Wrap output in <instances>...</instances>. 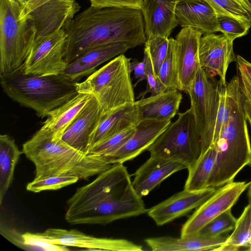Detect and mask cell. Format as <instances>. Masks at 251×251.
<instances>
[{
	"instance_id": "obj_1",
	"label": "cell",
	"mask_w": 251,
	"mask_h": 251,
	"mask_svg": "<svg viewBox=\"0 0 251 251\" xmlns=\"http://www.w3.org/2000/svg\"><path fill=\"white\" fill-rule=\"evenodd\" d=\"M65 30L67 64L101 45L122 42L133 48L147 40L141 10L129 7L91 5L75 16Z\"/></svg>"
},
{
	"instance_id": "obj_2",
	"label": "cell",
	"mask_w": 251,
	"mask_h": 251,
	"mask_svg": "<svg viewBox=\"0 0 251 251\" xmlns=\"http://www.w3.org/2000/svg\"><path fill=\"white\" fill-rule=\"evenodd\" d=\"M22 151L34 164L36 178L70 176L87 179L114 165L101 155L85 154L74 149L42 126L23 144Z\"/></svg>"
},
{
	"instance_id": "obj_3",
	"label": "cell",
	"mask_w": 251,
	"mask_h": 251,
	"mask_svg": "<svg viewBox=\"0 0 251 251\" xmlns=\"http://www.w3.org/2000/svg\"><path fill=\"white\" fill-rule=\"evenodd\" d=\"M0 76L2 89L10 99L42 118L78 94L77 82L62 75L26 74L24 64Z\"/></svg>"
},
{
	"instance_id": "obj_4",
	"label": "cell",
	"mask_w": 251,
	"mask_h": 251,
	"mask_svg": "<svg viewBox=\"0 0 251 251\" xmlns=\"http://www.w3.org/2000/svg\"><path fill=\"white\" fill-rule=\"evenodd\" d=\"M244 100L240 89L225 128L212 145L216 156L207 188L217 189L233 181L241 170L250 164L251 146Z\"/></svg>"
},
{
	"instance_id": "obj_5",
	"label": "cell",
	"mask_w": 251,
	"mask_h": 251,
	"mask_svg": "<svg viewBox=\"0 0 251 251\" xmlns=\"http://www.w3.org/2000/svg\"><path fill=\"white\" fill-rule=\"evenodd\" d=\"M36 33L32 19L16 0H0V75L24 63Z\"/></svg>"
},
{
	"instance_id": "obj_6",
	"label": "cell",
	"mask_w": 251,
	"mask_h": 251,
	"mask_svg": "<svg viewBox=\"0 0 251 251\" xmlns=\"http://www.w3.org/2000/svg\"><path fill=\"white\" fill-rule=\"evenodd\" d=\"M130 60L124 54L119 55L76 83L78 93L95 97L103 116L135 101Z\"/></svg>"
},
{
	"instance_id": "obj_7",
	"label": "cell",
	"mask_w": 251,
	"mask_h": 251,
	"mask_svg": "<svg viewBox=\"0 0 251 251\" xmlns=\"http://www.w3.org/2000/svg\"><path fill=\"white\" fill-rule=\"evenodd\" d=\"M148 150L150 156L182 163L187 169L193 165L201 154V142L191 108L178 113Z\"/></svg>"
},
{
	"instance_id": "obj_8",
	"label": "cell",
	"mask_w": 251,
	"mask_h": 251,
	"mask_svg": "<svg viewBox=\"0 0 251 251\" xmlns=\"http://www.w3.org/2000/svg\"><path fill=\"white\" fill-rule=\"evenodd\" d=\"M224 84L201 67L187 92L190 98V108L201 138V154L212 144L221 91Z\"/></svg>"
},
{
	"instance_id": "obj_9",
	"label": "cell",
	"mask_w": 251,
	"mask_h": 251,
	"mask_svg": "<svg viewBox=\"0 0 251 251\" xmlns=\"http://www.w3.org/2000/svg\"><path fill=\"white\" fill-rule=\"evenodd\" d=\"M130 183V175L123 163L114 164L99 174L91 183L76 189L67 201L66 220L68 222L92 209L102 201L122 194Z\"/></svg>"
},
{
	"instance_id": "obj_10",
	"label": "cell",
	"mask_w": 251,
	"mask_h": 251,
	"mask_svg": "<svg viewBox=\"0 0 251 251\" xmlns=\"http://www.w3.org/2000/svg\"><path fill=\"white\" fill-rule=\"evenodd\" d=\"M142 198L136 193L130 183L122 194L108 198L94 208L71 219V225H106L120 219L147 213Z\"/></svg>"
},
{
	"instance_id": "obj_11",
	"label": "cell",
	"mask_w": 251,
	"mask_h": 251,
	"mask_svg": "<svg viewBox=\"0 0 251 251\" xmlns=\"http://www.w3.org/2000/svg\"><path fill=\"white\" fill-rule=\"evenodd\" d=\"M251 181H231L216 189L189 217L181 227L180 236L198 233L206 225L226 211L231 209Z\"/></svg>"
},
{
	"instance_id": "obj_12",
	"label": "cell",
	"mask_w": 251,
	"mask_h": 251,
	"mask_svg": "<svg viewBox=\"0 0 251 251\" xmlns=\"http://www.w3.org/2000/svg\"><path fill=\"white\" fill-rule=\"evenodd\" d=\"M66 38L65 29H62L35 42L24 63L25 74L62 75L67 65L65 60Z\"/></svg>"
},
{
	"instance_id": "obj_13",
	"label": "cell",
	"mask_w": 251,
	"mask_h": 251,
	"mask_svg": "<svg viewBox=\"0 0 251 251\" xmlns=\"http://www.w3.org/2000/svg\"><path fill=\"white\" fill-rule=\"evenodd\" d=\"M43 240L50 243L88 250L109 251H141L142 246L124 239L96 237L76 229L51 228L37 233Z\"/></svg>"
},
{
	"instance_id": "obj_14",
	"label": "cell",
	"mask_w": 251,
	"mask_h": 251,
	"mask_svg": "<svg viewBox=\"0 0 251 251\" xmlns=\"http://www.w3.org/2000/svg\"><path fill=\"white\" fill-rule=\"evenodd\" d=\"M80 8L76 0H49L28 13L36 29L35 42L65 29Z\"/></svg>"
},
{
	"instance_id": "obj_15",
	"label": "cell",
	"mask_w": 251,
	"mask_h": 251,
	"mask_svg": "<svg viewBox=\"0 0 251 251\" xmlns=\"http://www.w3.org/2000/svg\"><path fill=\"white\" fill-rule=\"evenodd\" d=\"M233 41L223 34H205L201 36L199 45L201 67L226 84V76L229 65L236 62L237 56L233 48Z\"/></svg>"
},
{
	"instance_id": "obj_16",
	"label": "cell",
	"mask_w": 251,
	"mask_h": 251,
	"mask_svg": "<svg viewBox=\"0 0 251 251\" xmlns=\"http://www.w3.org/2000/svg\"><path fill=\"white\" fill-rule=\"evenodd\" d=\"M216 190L214 187L198 191L184 189L151 207L147 213L157 225L163 226L197 208Z\"/></svg>"
},
{
	"instance_id": "obj_17",
	"label": "cell",
	"mask_w": 251,
	"mask_h": 251,
	"mask_svg": "<svg viewBox=\"0 0 251 251\" xmlns=\"http://www.w3.org/2000/svg\"><path fill=\"white\" fill-rule=\"evenodd\" d=\"M202 33L193 28L182 27L175 39L176 58L181 91L188 92L201 68L199 41Z\"/></svg>"
},
{
	"instance_id": "obj_18",
	"label": "cell",
	"mask_w": 251,
	"mask_h": 251,
	"mask_svg": "<svg viewBox=\"0 0 251 251\" xmlns=\"http://www.w3.org/2000/svg\"><path fill=\"white\" fill-rule=\"evenodd\" d=\"M103 116L98 100L92 96L66 129L62 140L74 149L88 154L91 137Z\"/></svg>"
},
{
	"instance_id": "obj_19",
	"label": "cell",
	"mask_w": 251,
	"mask_h": 251,
	"mask_svg": "<svg viewBox=\"0 0 251 251\" xmlns=\"http://www.w3.org/2000/svg\"><path fill=\"white\" fill-rule=\"evenodd\" d=\"M165 121L143 120L137 123L132 136L118 150L105 159L111 164L124 163L148 150L171 124Z\"/></svg>"
},
{
	"instance_id": "obj_20",
	"label": "cell",
	"mask_w": 251,
	"mask_h": 251,
	"mask_svg": "<svg viewBox=\"0 0 251 251\" xmlns=\"http://www.w3.org/2000/svg\"><path fill=\"white\" fill-rule=\"evenodd\" d=\"M180 0H142L145 32L147 38L154 37L168 38L178 25L176 9Z\"/></svg>"
},
{
	"instance_id": "obj_21",
	"label": "cell",
	"mask_w": 251,
	"mask_h": 251,
	"mask_svg": "<svg viewBox=\"0 0 251 251\" xmlns=\"http://www.w3.org/2000/svg\"><path fill=\"white\" fill-rule=\"evenodd\" d=\"M132 46L126 42H115L101 45L87 50L67 65L62 75L76 81L91 75L103 62L124 54Z\"/></svg>"
},
{
	"instance_id": "obj_22",
	"label": "cell",
	"mask_w": 251,
	"mask_h": 251,
	"mask_svg": "<svg viewBox=\"0 0 251 251\" xmlns=\"http://www.w3.org/2000/svg\"><path fill=\"white\" fill-rule=\"evenodd\" d=\"M184 169L187 167L182 163L150 156L134 173L132 186L142 198L171 175Z\"/></svg>"
},
{
	"instance_id": "obj_23",
	"label": "cell",
	"mask_w": 251,
	"mask_h": 251,
	"mask_svg": "<svg viewBox=\"0 0 251 251\" xmlns=\"http://www.w3.org/2000/svg\"><path fill=\"white\" fill-rule=\"evenodd\" d=\"M178 25L201 31L202 34L219 32L217 15L206 2L200 0H180L176 9Z\"/></svg>"
},
{
	"instance_id": "obj_24",
	"label": "cell",
	"mask_w": 251,
	"mask_h": 251,
	"mask_svg": "<svg viewBox=\"0 0 251 251\" xmlns=\"http://www.w3.org/2000/svg\"><path fill=\"white\" fill-rule=\"evenodd\" d=\"M182 99V94L177 89L167 90L146 98H142L135 101L138 122L171 120L177 113Z\"/></svg>"
},
{
	"instance_id": "obj_25",
	"label": "cell",
	"mask_w": 251,
	"mask_h": 251,
	"mask_svg": "<svg viewBox=\"0 0 251 251\" xmlns=\"http://www.w3.org/2000/svg\"><path fill=\"white\" fill-rule=\"evenodd\" d=\"M228 236H208L199 233L179 238L170 236L149 238L145 242L152 251H214Z\"/></svg>"
},
{
	"instance_id": "obj_26",
	"label": "cell",
	"mask_w": 251,
	"mask_h": 251,
	"mask_svg": "<svg viewBox=\"0 0 251 251\" xmlns=\"http://www.w3.org/2000/svg\"><path fill=\"white\" fill-rule=\"evenodd\" d=\"M138 122V114L135 102L103 116L91 137L90 150L112 136L136 125Z\"/></svg>"
},
{
	"instance_id": "obj_27",
	"label": "cell",
	"mask_w": 251,
	"mask_h": 251,
	"mask_svg": "<svg viewBox=\"0 0 251 251\" xmlns=\"http://www.w3.org/2000/svg\"><path fill=\"white\" fill-rule=\"evenodd\" d=\"M92 96L78 93L71 100L51 111L42 127L50 131L53 138L61 139L66 129Z\"/></svg>"
},
{
	"instance_id": "obj_28",
	"label": "cell",
	"mask_w": 251,
	"mask_h": 251,
	"mask_svg": "<svg viewBox=\"0 0 251 251\" xmlns=\"http://www.w3.org/2000/svg\"><path fill=\"white\" fill-rule=\"evenodd\" d=\"M23 151L6 134L0 135V204L11 183L14 170Z\"/></svg>"
},
{
	"instance_id": "obj_29",
	"label": "cell",
	"mask_w": 251,
	"mask_h": 251,
	"mask_svg": "<svg viewBox=\"0 0 251 251\" xmlns=\"http://www.w3.org/2000/svg\"><path fill=\"white\" fill-rule=\"evenodd\" d=\"M216 152L211 145L194 164L187 169L188 176L184 189L188 191H198L207 188L208 182L213 169Z\"/></svg>"
},
{
	"instance_id": "obj_30",
	"label": "cell",
	"mask_w": 251,
	"mask_h": 251,
	"mask_svg": "<svg viewBox=\"0 0 251 251\" xmlns=\"http://www.w3.org/2000/svg\"><path fill=\"white\" fill-rule=\"evenodd\" d=\"M251 244V206H246L237 219L232 233L224 243L214 251H236L243 247H250Z\"/></svg>"
},
{
	"instance_id": "obj_31",
	"label": "cell",
	"mask_w": 251,
	"mask_h": 251,
	"mask_svg": "<svg viewBox=\"0 0 251 251\" xmlns=\"http://www.w3.org/2000/svg\"><path fill=\"white\" fill-rule=\"evenodd\" d=\"M200 0L209 4L216 15L229 16L251 25V6L249 0Z\"/></svg>"
},
{
	"instance_id": "obj_32",
	"label": "cell",
	"mask_w": 251,
	"mask_h": 251,
	"mask_svg": "<svg viewBox=\"0 0 251 251\" xmlns=\"http://www.w3.org/2000/svg\"><path fill=\"white\" fill-rule=\"evenodd\" d=\"M158 77L167 90H180V85L176 58L175 39H169L168 50L161 65Z\"/></svg>"
},
{
	"instance_id": "obj_33",
	"label": "cell",
	"mask_w": 251,
	"mask_h": 251,
	"mask_svg": "<svg viewBox=\"0 0 251 251\" xmlns=\"http://www.w3.org/2000/svg\"><path fill=\"white\" fill-rule=\"evenodd\" d=\"M79 179V177L70 176H52L36 178L28 183L26 187L27 191L38 193L45 190H55L73 184Z\"/></svg>"
},
{
	"instance_id": "obj_34",
	"label": "cell",
	"mask_w": 251,
	"mask_h": 251,
	"mask_svg": "<svg viewBox=\"0 0 251 251\" xmlns=\"http://www.w3.org/2000/svg\"><path fill=\"white\" fill-rule=\"evenodd\" d=\"M135 126H131L119 132L104 141L93 147L89 151V154L101 155L104 158L112 155L132 136L135 130Z\"/></svg>"
},
{
	"instance_id": "obj_35",
	"label": "cell",
	"mask_w": 251,
	"mask_h": 251,
	"mask_svg": "<svg viewBox=\"0 0 251 251\" xmlns=\"http://www.w3.org/2000/svg\"><path fill=\"white\" fill-rule=\"evenodd\" d=\"M229 209L212 220L198 233L208 236H217L233 230L237 219Z\"/></svg>"
},
{
	"instance_id": "obj_36",
	"label": "cell",
	"mask_w": 251,
	"mask_h": 251,
	"mask_svg": "<svg viewBox=\"0 0 251 251\" xmlns=\"http://www.w3.org/2000/svg\"><path fill=\"white\" fill-rule=\"evenodd\" d=\"M169 44V39L163 37L147 38L145 48L151 58L155 73L158 76L160 68L166 58Z\"/></svg>"
},
{
	"instance_id": "obj_37",
	"label": "cell",
	"mask_w": 251,
	"mask_h": 251,
	"mask_svg": "<svg viewBox=\"0 0 251 251\" xmlns=\"http://www.w3.org/2000/svg\"><path fill=\"white\" fill-rule=\"evenodd\" d=\"M219 32L234 41L247 35L251 25L232 17L217 15Z\"/></svg>"
},
{
	"instance_id": "obj_38",
	"label": "cell",
	"mask_w": 251,
	"mask_h": 251,
	"mask_svg": "<svg viewBox=\"0 0 251 251\" xmlns=\"http://www.w3.org/2000/svg\"><path fill=\"white\" fill-rule=\"evenodd\" d=\"M236 62L241 92L245 99L251 101V63L239 55Z\"/></svg>"
},
{
	"instance_id": "obj_39",
	"label": "cell",
	"mask_w": 251,
	"mask_h": 251,
	"mask_svg": "<svg viewBox=\"0 0 251 251\" xmlns=\"http://www.w3.org/2000/svg\"><path fill=\"white\" fill-rule=\"evenodd\" d=\"M144 57L146 60V78L147 86L146 90L143 92L139 97L144 96L148 93L151 95L160 94L167 90L166 88L154 72L153 65L147 50L145 48Z\"/></svg>"
},
{
	"instance_id": "obj_40",
	"label": "cell",
	"mask_w": 251,
	"mask_h": 251,
	"mask_svg": "<svg viewBox=\"0 0 251 251\" xmlns=\"http://www.w3.org/2000/svg\"><path fill=\"white\" fill-rule=\"evenodd\" d=\"M24 244L37 250L47 251H66L69 249L65 246L54 244L41 239L37 233L26 232L22 235Z\"/></svg>"
},
{
	"instance_id": "obj_41",
	"label": "cell",
	"mask_w": 251,
	"mask_h": 251,
	"mask_svg": "<svg viewBox=\"0 0 251 251\" xmlns=\"http://www.w3.org/2000/svg\"><path fill=\"white\" fill-rule=\"evenodd\" d=\"M94 7H129L141 9L142 0H89Z\"/></svg>"
},
{
	"instance_id": "obj_42",
	"label": "cell",
	"mask_w": 251,
	"mask_h": 251,
	"mask_svg": "<svg viewBox=\"0 0 251 251\" xmlns=\"http://www.w3.org/2000/svg\"><path fill=\"white\" fill-rule=\"evenodd\" d=\"M130 67L131 72H133L135 77L138 79L139 81L146 79V60L144 57L142 61L134 60L130 62Z\"/></svg>"
},
{
	"instance_id": "obj_43",
	"label": "cell",
	"mask_w": 251,
	"mask_h": 251,
	"mask_svg": "<svg viewBox=\"0 0 251 251\" xmlns=\"http://www.w3.org/2000/svg\"><path fill=\"white\" fill-rule=\"evenodd\" d=\"M25 11L28 14L49 0H16Z\"/></svg>"
},
{
	"instance_id": "obj_44",
	"label": "cell",
	"mask_w": 251,
	"mask_h": 251,
	"mask_svg": "<svg viewBox=\"0 0 251 251\" xmlns=\"http://www.w3.org/2000/svg\"><path fill=\"white\" fill-rule=\"evenodd\" d=\"M243 106L247 120L251 127V101L244 98Z\"/></svg>"
},
{
	"instance_id": "obj_45",
	"label": "cell",
	"mask_w": 251,
	"mask_h": 251,
	"mask_svg": "<svg viewBox=\"0 0 251 251\" xmlns=\"http://www.w3.org/2000/svg\"><path fill=\"white\" fill-rule=\"evenodd\" d=\"M248 188V198L249 200V204L251 206V183Z\"/></svg>"
},
{
	"instance_id": "obj_46",
	"label": "cell",
	"mask_w": 251,
	"mask_h": 251,
	"mask_svg": "<svg viewBox=\"0 0 251 251\" xmlns=\"http://www.w3.org/2000/svg\"><path fill=\"white\" fill-rule=\"evenodd\" d=\"M249 1L250 4V6H251V0H249ZM250 24L251 25V19Z\"/></svg>"
},
{
	"instance_id": "obj_47",
	"label": "cell",
	"mask_w": 251,
	"mask_h": 251,
	"mask_svg": "<svg viewBox=\"0 0 251 251\" xmlns=\"http://www.w3.org/2000/svg\"><path fill=\"white\" fill-rule=\"evenodd\" d=\"M248 250H249V251H251V245H250V247L249 248V249H248Z\"/></svg>"
},
{
	"instance_id": "obj_48",
	"label": "cell",
	"mask_w": 251,
	"mask_h": 251,
	"mask_svg": "<svg viewBox=\"0 0 251 251\" xmlns=\"http://www.w3.org/2000/svg\"><path fill=\"white\" fill-rule=\"evenodd\" d=\"M250 164H251V162H250Z\"/></svg>"
}]
</instances>
